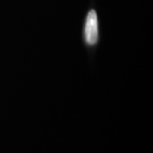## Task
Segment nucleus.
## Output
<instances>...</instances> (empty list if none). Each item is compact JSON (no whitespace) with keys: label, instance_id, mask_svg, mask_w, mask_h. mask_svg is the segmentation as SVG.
Segmentation results:
<instances>
[{"label":"nucleus","instance_id":"obj_1","mask_svg":"<svg viewBox=\"0 0 153 153\" xmlns=\"http://www.w3.org/2000/svg\"><path fill=\"white\" fill-rule=\"evenodd\" d=\"M84 36L86 43L89 45L95 44L98 40V19L96 12L94 10L88 13L84 28Z\"/></svg>","mask_w":153,"mask_h":153}]
</instances>
